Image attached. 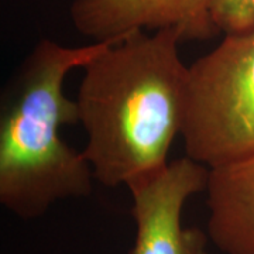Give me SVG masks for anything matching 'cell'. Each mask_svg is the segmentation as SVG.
Listing matches in <instances>:
<instances>
[{
	"mask_svg": "<svg viewBox=\"0 0 254 254\" xmlns=\"http://www.w3.org/2000/svg\"><path fill=\"white\" fill-rule=\"evenodd\" d=\"M181 43L174 28L138 30L106 41L82 68L75 99L86 134L82 153L102 185L128 187L168 164L184 118Z\"/></svg>",
	"mask_w": 254,
	"mask_h": 254,
	"instance_id": "obj_1",
	"label": "cell"
},
{
	"mask_svg": "<svg viewBox=\"0 0 254 254\" xmlns=\"http://www.w3.org/2000/svg\"><path fill=\"white\" fill-rule=\"evenodd\" d=\"M91 41L61 46L43 38L17 66L1 96L0 203L24 220L41 218L57 202L88 198L93 171L83 153L64 140L65 125L79 123L65 79L105 47Z\"/></svg>",
	"mask_w": 254,
	"mask_h": 254,
	"instance_id": "obj_2",
	"label": "cell"
},
{
	"mask_svg": "<svg viewBox=\"0 0 254 254\" xmlns=\"http://www.w3.org/2000/svg\"><path fill=\"white\" fill-rule=\"evenodd\" d=\"M181 138L208 168L254 154V28L225 34L188 65Z\"/></svg>",
	"mask_w": 254,
	"mask_h": 254,
	"instance_id": "obj_3",
	"label": "cell"
},
{
	"mask_svg": "<svg viewBox=\"0 0 254 254\" xmlns=\"http://www.w3.org/2000/svg\"><path fill=\"white\" fill-rule=\"evenodd\" d=\"M208 171L185 155L127 187L136 223L130 254H188L182 210L195 193L205 190Z\"/></svg>",
	"mask_w": 254,
	"mask_h": 254,
	"instance_id": "obj_4",
	"label": "cell"
},
{
	"mask_svg": "<svg viewBox=\"0 0 254 254\" xmlns=\"http://www.w3.org/2000/svg\"><path fill=\"white\" fill-rule=\"evenodd\" d=\"M212 0H73V27L92 41L118 40L128 33L174 28L182 41L219 34L210 17Z\"/></svg>",
	"mask_w": 254,
	"mask_h": 254,
	"instance_id": "obj_5",
	"label": "cell"
},
{
	"mask_svg": "<svg viewBox=\"0 0 254 254\" xmlns=\"http://www.w3.org/2000/svg\"><path fill=\"white\" fill-rule=\"evenodd\" d=\"M206 235L225 254H254V154L212 167Z\"/></svg>",
	"mask_w": 254,
	"mask_h": 254,
	"instance_id": "obj_6",
	"label": "cell"
},
{
	"mask_svg": "<svg viewBox=\"0 0 254 254\" xmlns=\"http://www.w3.org/2000/svg\"><path fill=\"white\" fill-rule=\"evenodd\" d=\"M210 17L223 34L254 28V0H212Z\"/></svg>",
	"mask_w": 254,
	"mask_h": 254,
	"instance_id": "obj_7",
	"label": "cell"
},
{
	"mask_svg": "<svg viewBox=\"0 0 254 254\" xmlns=\"http://www.w3.org/2000/svg\"><path fill=\"white\" fill-rule=\"evenodd\" d=\"M187 233V253L188 254H209L208 235L198 227H188Z\"/></svg>",
	"mask_w": 254,
	"mask_h": 254,
	"instance_id": "obj_8",
	"label": "cell"
}]
</instances>
